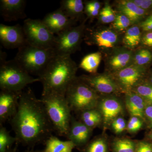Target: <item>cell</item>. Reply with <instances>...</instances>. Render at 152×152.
Returning a JSON list of instances; mask_svg holds the SVG:
<instances>
[{"instance_id":"1","label":"cell","mask_w":152,"mask_h":152,"mask_svg":"<svg viewBox=\"0 0 152 152\" xmlns=\"http://www.w3.org/2000/svg\"><path fill=\"white\" fill-rule=\"evenodd\" d=\"M10 122L17 142L26 145L45 142L54 132L43 104L30 88L21 93L18 110Z\"/></svg>"},{"instance_id":"2","label":"cell","mask_w":152,"mask_h":152,"mask_svg":"<svg viewBox=\"0 0 152 152\" xmlns=\"http://www.w3.org/2000/svg\"><path fill=\"white\" fill-rule=\"evenodd\" d=\"M78 66L71 56H56L38 78L43 86L42 95L50 93L65 96L69 85L76 77Z\"/></svg>"},{"instance_id":"3","label":"cell","mask_w":152,"mask_h":152,"mask_svg":"<svg viewBox=\"0 0 152 152\" xmlns=\"http://www.w3.org/2000/svg\"><path fill=\"white\" fill-rule=\"evenodd\" d=\"M40 99L54 132L58 136L66 137L72 116L65 96L50 93L42 95Z\"/></svg>"},{"instance_id":"4","label":"cell","mask_w":152,"mask_h":152,"mask_svg":"<svg viewBox=\"0 0 152 152\" xmlns=\"http://www.w3.org/2000/svg\"><path fill=\"white\" fill-rule=\"evenodd\" d=\"M37 82H40L39 78L32 77L15 59L1 62V90L21 93L28 85Z\"/></svg>"},{"instance_id":"5","label":"cell","mask_w":152,"mask_h":152,"mask_svg":"<svg viewBox=\"0 0 152 152\" xmlns=\"http://www.w3.org/2000/svg\"><path fill=\"white\" fill-rule=\"evenodd\" d=\"M56 56L53 48H41L27 43L18 49L15 59L30 75L39 76Z\"/></svg>"},{"instance_id":"6","label":"cell","mask_w":152,"mask_h":152,"mask_svg":"<svg viewBox=\"0 0 152 152\" xmlns=\"http://www.w3.org/2000/svg\"><path fill=\"white\" fill-rule=\"evenodd\" d=\"M65 97L72 111L79 113L96 108L99 100L98 94L79 77L69 85Z\"/></svg>"},{"instance_id":"7","label":"cell","mask_w":152,"mask_h":152,"mask_svg":"<svg viewBox=\"0 0 152 152\" xmlns=\"http://www.w3.org/2000/svg\"><path fill=\"white\" fill-rule=\"evenodd\" d=\"M23 27L27 44L41 48H53L56 36L42 20L26 19Z\"/></svg>"},{"instance_id":"8","label":"cell","mask_w":152,"mask_h":152,"mask_svg":"<svg viewBox=\"0 0 152 152\" xmlns=\"http://www.w3.org/2000/svg\"><path fill=\"white\" fill-rule=\"evenodd\" d=\"M85 20L78 26H74L56 36L53 49L57 56H70L80 49L86 26Z\"/></svg>"},{"instance_id":"9","label":"cell","mask_w":152,"mask_h":152,"mask_svg":"<svg viewBox=\"0 0 152 152\" xmlns=\"http://www.w3.org/2000/svg\"><path fill=\"white\" fill-rule=\"evenodd\" d=\"M86 42L94 45L102 50H113L117 48L119 42V34L113 28H87L85 32Z\"/></svg>"},{"instance_id":"10","label":"cell","mask_w":152,"mask_h":152,"mask_svg":"<svg viewBox=\"0 0 152 152\" xmlns=\"http://www.w3.org/2000/svg\"><path fill=\"white\" fill-rule=\"evenodd\" d=\"M144 66L132 64L118 72L114 73L112 77L120 88L125 92L131 91L140 84L145 75Z\"/></svg>"},{"instance_id":"11","label":"cell","mask_w":152,"mask_h":152,"mask_svg":"<svg viewBox=\"0 0 152 152\" xmlns=\"http://www.w3.org/2000/svg\"><path fill=\"white\" fill-rule=\"evenodd\" d=\"M79 77L97 94H109L121 90L112 76L108 74L83 75Z\"/></svg>"},{"instance_id":"12","label":"cell","mask_w":152,"mask_h":152,"mask_svg":"<svg viewBox=\"0 0 152 152\" xmlns=\"http://www.w3.org/2000/svg\"><path fill=\"white\" fill-rule=\"evenodd\" d=\"M0 41L7 49H19L27 43L23 26L19 24L13 26L1 24Z\"/></svg>"},{"instance_id":"13","label":"cell","mask_w":152,"mask_h":152,"mask_svg":"<svg viewBox=\"0 0 152 152\" xmlns=\"http://www.w3.org/2000/svg\"><path fill=\"white\" fill-rule=\"evenodd\" d=\"M21 93L1 90L0 92L1 126L7 121H10L16 113L18 106L19 98Z\"/></svg>"},{"instance_id":"14","label":"cell","mask_w":152,"mask_h":152,"mask_svg":"<svg viewBox=\"0 0 152 152\" xmlns=\"http://www.w3.org/2000/svg\"><path fill=\"white\" fill-rule=\"evenodd\" d=\"M42 20L54 35L74 26L76 22L70 18L60 8L47 14Z\"/></svg>"},{"instance_id":"15","label":"cell","mask_w":152,"mask_h":152,"mask_svg":"<svg viewBox=\"0 0 152 152\" xmlns=\"http://www.w3.org/2000/svg\"><path fill=\"white\" fill-rule=\"evenodd\" d=\"M134 53L126 48H116L112 50L106 62L109 71L116 72L132 64Z\"/></svg>"},{"instance_id":"16","label":"cell","mask_w":152,"mask_h":152,"mask_svg":"<svg viewBox=\"0 0 152 152\" xmlns=\"http://www.w3.org/2000/svg\"><path fill=\"white\" fill-rule=\"evenodd\" d=\"M26 3V1L24 0H1V15L6 21L25 18L26 17L25 12Z\"/></svg>"},{"instance_id":"17","label":"cell","mask_w":152,"mask_h":152,"mask_svg":"<svg viewBox=\"0 0 152 152\" xmlns=\"http://www.w3.org/2000/svg\"><path fill=\"white\" fill-rule=\"evenodd\" d=\"M97 107L102 114L103 121L105 124L113 122L122 114L123 111L122 105L120 101L114 97L99 100Z\"/></svg>"},{"instance_id":"18","label":"cell","mask_w":152,"mask_h":152,"mask_svg":"<svg viewBox=\"0 0 152 152\" xmlns=\"http://www.w3.org/2000/svg\"><path fill=\"white\" fill-rule=\"evenodd\" d=\"M92 130L80 121H76L72 116L66 138L72 142L76 146L83 145L88 141Z\"/></svg>"},{"instance_id":"19","label":"cell","mask_w":152,"mask_h":152,"mask_svg":"<svg viewBox=\"0 0 152 152\" xmlns=\"http://www.w3.org/2000/svg\"><path fill=\"white\" fill-rule=\"evenodd\" d=\"M117 9L130 20L132 25L141 21L146 14V10L136 5L132 0H123L118 2Z\"/></svg>"},{"instance_id":"20","label":"cell","mask_w":152,"mask_h":152,"mask_svg":"<svg viewBox=\"0 0 152 152\" xmlns=\"http://www.w3.org/2000/svg\"><path fill=\"white\" fill-rule=\"evenodd\" d=\"M126 93L125 103L128 112L132 116L144 118L145 109L147 106L144 99L132 91Z\"/></svg>"},{"instance_id":"21","label":"cell","mask_w":152,"mask_h":152,"mask_svg":"<svg viewBox=\"0 0 152 152\" xmlns=\"http://www.w3.org/2000/svg\"><path fill=\"white\" fill-rule=\"evenodd\" d=\"M60 8L70 18L76 22L83 17L85 5L82 0H63Z\"/></svg>"},{"instance_id":"22","label":"cell","mask_w":152,"mask_h":152,"mask_svg":"<svg viewBox=\"0 0 152 152\" xmlns=\"http://www.w3.org/2000/svg\"><path fill=\"white\" fill-rule=\"evenodd\" d=\"M45 147L43 152H72L75 145L70 140H61L52 135L45 142Z\"/></svg>"},{"instance_id":"23","label":"cell","mask_w":152,"mask_h":152,"mask_svg":"<svg viewBox=\"0 0 152 152\" xmlns=\"http://www.w3.org/2000/svg\"><path fill=\"white\" fill-rule=\"evenodd\" d=\"M102 59V54L100 52L92 53L83 58L79 68L91 74H96Z\"/></svg>"},{"instance_id":"24","label":"cell","mask_w":152,"mask_h":152,"mask_svg":"<svg viewBox=\"0 0 152 152\" xmlns=\"http://www.w3.org/2000/svg\"><path fill=\"white\" fill-rule=\"evenodd\" d=\"M141 39L140 27L134 25L130 27L125 32L123 41L126 48L132 50L138 46Z\"/></svg>"},{"instance_id":"25","label":"cell","mask_w":152,"mask_h":152,"mask_svg":"<svg viewBox=\"0 0 152 152\" xmlns=\"http://www.w3.org/2000/svg\"><path fill=\"white\" fill-rule=\"evenodd\" d=\"M80 113V121L92 129L100 124L103 121L102 114L97 108L86 110Z\"/></svg>"},{"instance_id":"26","label":"cell","mask_w":152,"mask_h":152,"mask_svg":"<svg viewBox=\"0 0 152 152\" xmlns=\"http://www.w3.org/2000/svg\"><path fill=\"white\" fill-rule=\"evenodd\" d=\"M15 142L17 139L11 136L9 131L2 125L0 128V152H7L10 147Z\"/></svg>"},{"instance_id":"27","label":"cell","mask_w":152,"mask_h":152,"mask_svg":"<svg viewBox=\"0 0 152 152\" xmlns=\"http://www.w3.org/2000/svg\"><path fill=\"white\" fill-rule=\"evenodd\" d=\"M114 152H136L134 142L127 139L117 140L113 145Z\"/></svg>"},{"instance_id":"28","label":"cell","mask_w":152,"mask_h":152,"mask_svg":"<svg viewBox=\"0 0 152 152\" xmlns=\"http://www.w3.org/2000/svg\"><path fill=\"white\" fill-rule=\"evenodd\" d=\"M152 60V53L149 50L141 49L134 54L132 64L144 66Z\"/></svg>"},{"instance_id":"29","label":"cell","mask_w":152,"mask_h":152,"mask_svg":"<svg viewBox=\"0 0 152 152\" xmlns=\"http://www.w3.org/2000/svg\"><path fill=\"white\" fill-rule=\"evenodd\" d=\"M140 96L145 102L147 105L152 104V85L140 84L132 90Z\"/></svg>"},{"instance_id":"30","label":"cell","mask_w":152,"mask_h":152,"mask_svg":"<svg viewBox=\"0 0 152 152\" xmlns=\"http://www.w3.org/2000/svg\"><path fill=\"white\" fill-rule=\"evenodd\" d=\"M132 25L130 20L124 14L119 13L116 15L115 19L112 24L113 29L118 33L126 31Z\"/></svg>"},{"instance_id":"31","label":"cell","mask_w":152,"mask_h":152,"mask_svg":"<svg viewBox=\"0 0 152 152\" xmlns=\"http://www.w3.org/2000/svg\"><path fill=\"white\" fill-rule=\"evenodd\" d=\"M116 15L108 2H106L104 6L100 11L99 15V22L103 24L113 23L116 18Z\"/></svg>"},{"instance_id":"32","label":"cell","mask_w":152,"mask_h":152,"mask_svg":"<svg viewBox=\"0 0 152 152\" xmlns=\"http://www.w3.org/2000/svg\"><path fill=\"white\" fill-rule=\"evenodd\" d=\"M84 12L88 18H93L99 16L101 5L97 1H88L85 3Z\"/></svg>"},{"instance_id":"33","label":"cell","mask_w":152,"mask_h":152,"mask_svg":"<svg viewBox=\"0 0 152 152\" xmlns=\"http://www.w3.org/2000/svg\"><path fill=\"white\" fill-rule=\"evenodd\" d=\"M86 152H107V143L101 138L95 139L88 145Z\"/></svg>"},{"instance_id":"34","label":"cell","mask_w":152,"mask_h":152,"mask_svg":"<svg viewBox=\"0 0 152 152\" xmlns=\"http://www.w3.org/2000/svg\"><path fill=\"white\" fill-rule=\"evenodd\" d=\"M142 124L141 118L138 117L132 116L128 122V130L131 133L135 132L140 130Z\"/></svg>"},{"instance_id":"35","label":"cell","mask_w":152,"mask_h":152,"mask_svg":"<svg viewBox=\"0 0 152 152\" xmlns=\"http://www.w3.org/2000/svg\"><path fill=\"white\" fill-rule=\"evenodd\" d=\"M112 126L114 132L116 134H121L126 129V121L123 118L119 117L115 119L112 122Z\"/></svg>"},{"instance_id":"36","label":"cell","mask_w":152,"mask_h":152,"mask_svg":"<svg viewBox=\"0 0 152 152\" xmlns=\"http://www.w3.org/2000/svg\"><path fill=\"white\" fill-rule=\"evenodd\" d=\"M136 152H152V145L147 142H140L136 146Z\"/></svg>"},{"instance_id":"37","label":"cell","mask_w":152,"mask_h":152,"mask_svg":"<svg viewBox=\"0 0 152 152\" xmlns=\"http://www.w3.org/2000/svg\"><path fill=\"white\" fill-rule=\"evenodd\" d=\"M139 7L146 10L152 8V0H132Z\"/></svg>"},{"instance_id":"38","label":"cell","mask_w":152,"mask_h":152,"mask_svg":"<svg viewBox=\"0 0 152 152\" xmlns=\"http://www.w3.org/2000/svg\"><path fill=\"white\" fill-rule=\"evenodd\" d=\"M140 27L145 31H152V15L140 23Z\"/></svg>"},{"instance_id":"39","label":"cell","mask_w":152,"mask_h":152,"mask_svg":"<svg viewBox=\"0 0 152 152\" xmlns=\"http://www.w3.org/2000/svg\"><path fill=\"white\" fill-rule=\"evenodd\" d=\"M145 118L148 121L150 127L152 128V104L148 105L146 107Z\"/></svg>"},{"instance_id":"40","label":"cell","mask_w":152,"mask_h":152,"mask_svg":"<svg viewBox=\"0 0 152 152\" xmlns=\"http://www.w3.org/2000/svg\"><path fill=\"white\" fill-rule=\"evenodd\" d=\"M142 43L147 46L152 47V32L148 33L142 38Z\"/></svg>"},{"instance_id":"41","label":"cell","mask_w":152,"mask_h":152,"mask_svg":"<svg viewBox=\"0 0 152 152\" xmlns=\"http://www.w3.org/2000/svg\"><path fill=\"white\" fill-rule=\"evenodd\" d=\"M149 138L151 140H152V131L149 134Z\"/></svg>"},{"instance_id":"42","label":"cell","mask_w":152,"mask_h":152,"mask_svg":"<svg viewBox=\"0 0 152 152\" xmlns=\"http://www.w3.org/2000/svg\"><path fill=\"white\" fill-rule=\"evenodd\" d=\"M151 83L152 84V77L151 79Z\"/></svg>"},{"instance_id":"43","label":"cell","mask_w":152,"mask_h":152,"mask_svg":"<svg viewBox=\"0 0 152 152\" xmlns=\"http://www.w3.org/2000/svg\"><path fill=\"white\" fill-rule=\"evenodd\" d=\"M7 152H12V151H10H10H9Z\"/></svg>"},{"instance_id":"44","label":"cell","mask_w":152,"mask_h":152,"mask_svg":"<svg viewBox=\"0 0 152 152\" xmlns=\"http://www.w3.org/2000/svg\"></svg>"}]
</instances>
